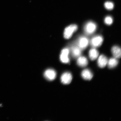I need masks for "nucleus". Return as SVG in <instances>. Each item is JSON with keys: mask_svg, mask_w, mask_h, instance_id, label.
Masks as SVG:
<instances>
[{"mask_svg": "<svg viewBox=\"0 0 121 121\" xmlns=\"http://www.w3.org/2000/svg\"><path fill=\"white\" fill-rule=\"evenodd\" d=\"M69 50L67 48H65L62 50L60 53V59L62 63H69Z\"/></svg>", "mask_w": 121, "mask_h": 121, "instance_id": "obj_3", "label": "nucleus"}, {"mask_svg": "<svg viewBox=\"0 0 121 121\" xmlns=\"http://www.w3.org/2000/svg\"><path fill=\"white\" fill-rule=\"evenodd\" d=\"M72 77L71 74L69 72H66L63 73L61 76L60 80L63 84H69L71 82Z\"/></svg>", "mask_w": 121, "mask_h": 121, "instance_id": "obj_6", "label": "nucleus"}, {"mask_svg": "<svg viewBox=\"0 0 121 121\" xmlns=\"http://www.w3.org/2000/svg\"><path fill=\"white\" fill-rule=\"evenodd\" d=\"M104 6L107 9L109 10H112L114 7V4L110 1H107L104 4Z\"/></svg>", "mask_w": 121, "mask_h": 121, "instance_id": "obj_15", "label": "nucleus"}, {"mask_svg": "<svg viewBox=\"0 0 121 121\" xmlns=\"http://www.w3.org/2000/svg\"><path fill=\"white\" fill-rule=\"evenodd\" d=\"M103 41V39L102 36L97 35L94 37L90 41L91 45L94 48H97L100 46Z\"/></svg>", "mask_w": 121, "mask_h": 121, "instance_id": "obj_4", "label": "nucleus"}, {"mask_svg": "<svg viewBox=\"0 0 121 121\" xmlns=\"http://www.w3.org/2000/svg\"><path fill=\"white\" fill-rule=\"evenodd\" d=\"M82 50L78 45H74L71 48V53L72 56L74 58H78L81 56Z\"/></svg>", "mask_w": 121, "mask_h": 121, "instance_id": "obj_8", "label": "nucleus"}, {"mask_svg": "<svg viewBox=\"0 0 121 121\" xmlns=\"http://www.w3.org/2000/svg\"><path fill=\"white\" fill-rule=\"evenodd\" d=\"M89 57L92 60H96L99 55V52L96 49L94 48L91 49L89 52Z\"/></svg>", "mask_w": 121, "mask_h": 121, "instance_id": "obj_13", "label": "nucleus"}, {"mask_svg": "<svg viewBox=\"0 0 121 121\" xmlns=\"http://www.w3.org/2000/svg\"><path fill=\"white\" fill-rule=\"evenodd\" d=\"M97 26L95 23L92 22H88L84 26V31L86 34L87 35L93 34L96 31Z\"/></svg>", "mask_w": 121, "mask_h": 121, "instance_id": "obj_2", "label": "nucleus"}, {"mask_svg": "<svg viewBox=\"0 0 121 121\" xmlns=\"http://www.w3.org/2000/svg\"><path fill=\"white\" fill-rule=\"evenodd\" d=\"M113 20L111 16H107L104 19V22L107 25H110L112 24Z\"/></svg>", "mask_w": 121, "mask_h": 121, "instance_id": "obj_16", "label": "nucleus"}, {"mask_svg": "<svg viewBox=\"0 0 121 121\" xmlns=\"http://www.w3.org/2000/svg\"><path fill=\"white\" fill-rule=\"evenodd\" d=\"M77 63L80 67H85L88 64V61L86 57L80 56L78 57L77 60Z\"/></svg>", "mask_w": 121, "mask_h": 121, "instance_id": "obj_11", "label": "nucleus"}, {"mask_svg": "<svg viewBox=\"0 0 121 121\" xmlns=\"http://www.w3.org/2000/svg\"><path fill=\"white\" fill-rule=\"evenodd\" d=\"M108 61V59L105 56L101 55L98 59L97 63L98 66L101 68H104L107 65Z\"/></svg>", "mask_w": 121, "mask_h": 121, "instance_id": "obj_9", "label": "nucleus"}, {"mask_svg": "<svg viewBox=\"0 0 121 121\" xmlns=\"http://www.w3.org/2000/svg\"><path fill=\"white\" fill-rule=\"evenodd\" d=\"M111 52L115 58H120L121 57V49L119 47L117 46H113L111 49Z\"/></svg>", "mask_w": 121, "mask_h": 121, "instance_id": "obj_12", "label": "nucleus"}, {"mask_svg": "<svg viewBox=\"0 0 121 121\" xmlns=\"http://www.w3.org/2000/svg\"><path fill=\"white\" fill-rule=\"evenodd\" d=\"M44 75L47 80L49 81H52L55 79L56 73L53 69H49L45 71Z\"/></svg>", "mask_w": 121, "mask_h": 121, "instance_id": "obj_5", "label": "nucleus"}, {"mask_svg": "<svg viewBox=\"0 0 121 121\" xmlns=\"http://www.w3.org/2000/svg\"><path fill=\"white\" fill-rule=\"evenodd\" d=\"M78 29V26L75 25H72L66 27L64 32V37L65 39H69L72 37L73 33Z\"/></svg>", "mask_w": 121, "mask_h": 121, "instance_id": "obj_1", "label": "nucleus"}, {"mask_svg": "<svg viewBox=\"0 0 121 121\" xmlns=\"http://www.w3.org/2000/svg\"><path fill=\"white\" fill-rule=\"evenodd\" d=\"M118 63V61L117 59L114 57V58H110L108 60L107 65H108V68L110 69H112L116 67Z\"/></svg>", "mask_w": 121, "mask_h": 121, "instance_id": "obj_14", "label": "nucleus"}, {"mask_svg": "<svg viewBox=\"0 0 121 121\" xmlns=\"http://www.w3.org/2000/svg\"><path fill=\"white\" fill-rule=\"evenodd\" d=\"M88 43L89 40L86 37H81L78 39L77 45L82 50L86 48Z\"/></svg>", "mask_w": 121, "mask_h": 121, "instance_id": "obj_7", "label": "nucleus"}, {"mask_svg": "<svg viewBox=\"0 0 121 121\" xmlns=\"http://www.w3.org/2000/svg\"><path fill=\"white\" fill-rule=\"evenodd\" d=\"M81 76L83 79L86 80H90L93 77V74L88 69L83 70L81 73Z\"/></svg>", "mask_w": 121, "mask_h": 121, "instance_id": "obj_10", "label": "nucleus"}]
</instances>
